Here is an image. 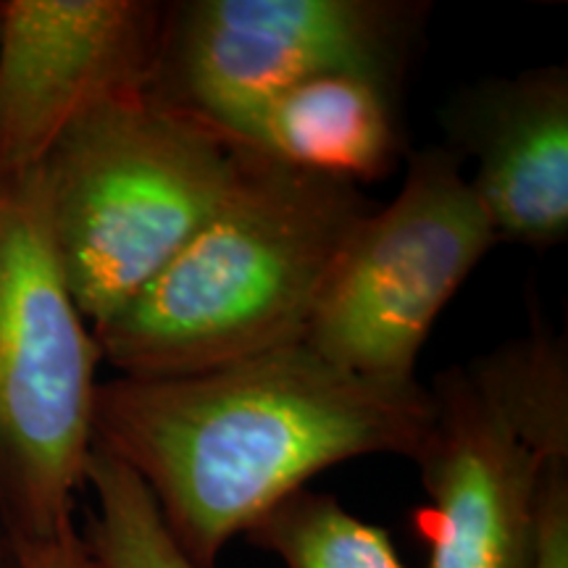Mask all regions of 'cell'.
<instances>
[{"mask_svg":"<svg viewBox=\"0 0 568 568\" xmlns=\"http://www.w3.org/2000/svg\"><path fill=\"white\" fill-rule=\"evenodd\" d=\"M432 418L422 382L368 379L295 343L209 372L101 382L92 445L138 474L180 548L213 568L324 468L414 460Z\"/></svg>","mask_w":568,"mask_h":568,"instance_id":"cell-1","label":"cell"},{"mask_svg":"<svg viewBox=\"0 0 568 568\" xmlns=\"http://www.w3.org/2000/svg\"><path fill=\"white\" fill-rule=\"evenodd\" d=\"M374 209L355 184L240 151L201 230L92 329L103 361L161 379L303 343L337 253Z\"/></svg>","mask_w":568,"mask_h":568,"instance_id":"cell-2","label":"cell"},{"mask_svg":"<svg viewBox=\"0 0 568 568\" xmlns=\"http://www.w3.org/2000/svg\"><path fill=\"white\" fill-rule=\"evenodd\" d=\"M240 151L148 92L77 119L38 176L61 272L92 329L116 316L201 230Z\"/></svg>","mask_w":568,"mask_h":568,"instance_id":"cell-3","label":"cell"},{"mask_svg":"<svg viewBox=\"0 0 568 568\" xmlns=\"http://www.w3.org/2000/svg\"><path fill=\"white\" fill-rule=\"evenodd\" d=\"M95 332L61 272L38 169L0 176V521L6 539L74 524L92 453Z\"/></svg>","mask_w":568,"mask_h":568,"instance_id":"cell-4","label":"cell"},{"mask_svg":"<svg viewBox=\"0 0 568 568\" xmlns=\"http://www.w3.org/2000/svg\"><path fill=\"white\" fill-rule=\"evenodd\" d=\"M495 245L460 155L424 148L393 203L345 240L303 343L368 379L414 382L437 316Z\"/></svg>","mask_w":568,"mask_h":568,"instance_id":"cell-5","label":"cell"},{"mask_svg":"<svg viewBox=\"0 0 568 568\" xmlns=\"http://www.w3.org/2000/svg\"><path fill=\"white\" fill-rule=\"evenodd\" d=\"M429 11L414 0L166 3L151 95L222 134L266 98L326 71L403 84Z\"/></svg>","mask_w":568,"mask_h":568,"instance_id":"cell-6","label":"cell"},{"mask_svg":"<svg viewBox=\"0 0 568 568\" xmlns=\"http://www.w3.org/2000/svg\"><path fill=\"white\" fill-rule=\"evenodd\" d=\"M163 6L0 0V176L38 169L95 105L151 90Z\"/></svg>","mask_w":568,"mask_h":568,"instance_id":"cell-7","label":"cell"},{"mask_svg":"<svg viewBox=\"0 0 568 568\" xmlns=\"http://www.w3.org/2000/svg\"><path fill=\"white\" fill-rule=\"evenodd\" d=\"M435 418L414 458L426 489L418 527L429 568H537L545 464L487 406L466 368L429 387Z\"/></svg>","mask_w":568,"mask_h":568,"instance_id":"cell-8","label":"cell"},{"mask_svg":"<svg viewBox=\"0 0 568 568\" xmlns=\"http://www.w3.org/2000/svg\"><path fill=\"white\" fill-rule=\"evenodd\" d=\"M497 243L556 247L568 234V71L542 67L458 92L445 113Z\"/></svg>","mask_w":568,"mask_h":568,"instance_id":"cell-9","label":"cell"},{"mask_svg":"<svg viewBox=\"0 0 568 568\" xmlns=\"http://www.w3.org/2000/svg\"><path fill=\"white\" fill-rule=\"evenodd\" d=\"M222 138L240 151L355 187L379 182L406 151L400 82L372 71H326L266 98Z\"/></svg>","mask_w":568,"mask_h":568,"instance_id":"cell-10","label":"cell"},{"mask_svg":"<svg viewBox=\"0 0 568 568\" xmlns=\"http://www.w3.org/2000/svg\"><path fill=\"white\" fill-rule=\"evenodd\" d=\"M468 379L508 429L545 464H568V364L564 339L542 329L481 355Z\"/></svg>","mask_w":568,"mask_h":568,"instance_id":"cell-11","label":"cell"},{"mask_svg":"<svg viewBox=\"0 0 568 568\" xmlns=\"http://www.w3.org/2000/svg\"><path fill=\"white\" fill-rule=\"evenodd\" d=\"M287 568H403L382 527L339 506L337 497L297 489L247 531Z\"/></svg>","mask_w":568,"mask_h":568,"instance_id":"cell-12","label":"cell"},{"mask_svg":"<svg viewBox=\"0 0 568 568\" xmlns=\"http://www.w3.org/2000/svg\"><path fill=\"white\" fill-rule=\"evenodd\" d=\"M84 485L95 495L88 548L101 568H203L176 542L153 495L122 460L92 445Z\"/></svg>","mask_w":568,"mask_h":568,"instance_id":"cell-13","label":"cell"},{"mask_svg":"<svg viewBox=\"0 0 568 568\" xmlns=\"http://www.w3.org/2000/svg\"><path fill=\"white\" fill-rule=\"evenodd\" d=\"M537 568H568V466L545 474Z\"/></svg>","mask_w":568,"mask_h":568,"instance_id":"cell-14","label":"cell"},{"mask_svg":"<svg viewBox=\"0 0 568 568\" xmlns=\"http://www.w3.org/2000/svg\"><path fill=\"white\" fill-rule=\"evenodd\" d=\"M17 568H101L74 524L51 537L6 539Z\"/></svg>","mask_w":568,"mask_h":568,"instance_id":"cell-15","label":"cell"},{"mask_svg":"<svg viewBox=\"0 0 568 568\" xmlns=\"http://www.w3.org/2000/svg\"><path fill=\"white\" fill-rule=\"evenodd\" d=\"M0 568H17V564H13V556L9 550V545H0Z\"/></svg>","mask_w":568,"mask_h":568,"instance_id":"cell-16","label":"cell"}]
</instances>
